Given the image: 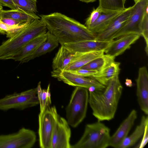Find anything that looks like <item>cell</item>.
I'll return each mask as SVG.
<instances>
[{"mask_svg":"<svg viewBox=\"0 0 148 148\" xmlns=\"http://www.w3.org/2000/svg\"><path fill=\"white\" fill-rule=\"evenodd\" d=\"M134 6L130 7L122 11L116 17L103 31L97 34L95 40L110 41L113 36L122 27L130 16Z\"/></svg>","mask_w":148,"mask_h":148,"instance_id":"obj_13","label":"cell"},{"mask_svg":"<svg viewBox=\"0 0 148 148\" xmlns=\"http://www.w3.org/2000/svg\"><path fill=\"white\" fill-rule=\"evenodd\" d=\"M114 58L106 54L96 58L81 68L99 72L114 61Z\"/></svg>","mask_w":148,"mask_h":148,"instance_id":"obj_25","label":"cell"},{"mask_svg":"<svg viewBox=\"0 0 148 148\" xmlns=\"http://www.w3.org/2000/svg\"><path fill=\"white\" fill-rule=\"evenodd\" d=\"M112 40H84L65 44L64 45L66 48L73 53H85L104 51Z\"/></svg>","mask_w":148,"mask_h":148,"instance_id":"obj_14","label":"cell"},{"mask_svg":"<svg viewBox=\"0 0 148 148\" xmlns=\"http://www.w3.org/2000/svg\"><path fill=\"white\" fill-rule=\"evenodd\" d=\"M110 131L100 121L88 124L81 138L71 148H106L110 145Z\"/></svg>","mask_w":148,"mask_h":148,"instance_id":"obj_4","label":"cell"},{"mask_svg":"<svg viewBox=\"0 0 148 148\" xmlns=\"http://www.w3.org/2000/svg\"><path fill=\"white\" fill-rule=\"evenodd\" d=\"M36 139L34 131L22 127L15 133L0 135V148H31Z\"/></svg>","mask_w":148,"mask_h":148,"instance_id":"obj_8","label":"cell"},{"mask_svg":"<svg viewBox=\"0 0 148 148\" xmlns=\"http://www.w3.org/2000/svg\"><path fill=\"white\" fill-rule=\"evenodd\" d=\"M0 20L8 25L13 26H21L27 23L17 21L9 18H0Z\"/></svg>","mask_w":148,"mask_h":148,"instance_id":"obj_33","label":"cell"},{"mask_svg":"<svg viewBox=\"0 0 148 148\" xmlns=\"http://www.w3.org/2000/svg\"><path fill=\"white\" fill-rule=\"evenodd\" d=\"M141 36L144 38L146 43L145 48L146 54L148 55V7L146 10L140 27Z\"/></svg>","mask_w":148,"mask_h":148,"instance_id":"obj_30","label":"cell"},{"mask_svg":"<svg viewBox=\"0 0 148 148\" xmlns=\"http://www.w3.org/2000/svg\"><path fill=\"white\" fill-rule=\"evenodd\" d=\"M134 0L135 2V3H137V2L140 1L141 0Z\"/></svg>","mask_w":148,"mask_h":148,"instance_id":"obj_39","label":"cell"},{"mask_svg":"<svg viewBox=\"0 0 148 148\" xmlns=\"http://www.w3.org/2000/svg\"><path fill=\"white\" fill-rule=\"evenodd\" d=\"M137 118V111L133 109L121 123L114 133L110 137L109 146L118 148L127 136Z\"/></svg>","mask_w":148,"mask_h":148,"instance_id":"obj_16","label":"cell"},{"mask_svg":"<svg viewBox=\"0 0 148 148\" xmlns=\"http://www.w3.org/2000/svg\"><path fill=\"white\" fill-rule=\"evenodd\" d=\"M104 51L75 53L74 56L64 70L70 71L81 68L92 60L104 54Z\"/></svg>","mask_w":148,"mask_h":148,"instance_id":"obj_18","label":"cell"},{"mask_svg":"<svg viewBox=\"0 0 148 148\" xmlns=\"http://www.w3.org/2000/svg\"><path fill=\"white\" fill-rule=\"evenodd\" d=\"M0 4L2 6H6L11 9H16L14 4L12 0H0Z\"/></svg>","mask_w":148,"mask_h":148,"instance_id":"obj_35","label":"cell"},{"mask_svg":"<svg viewBox=\"0 0 148 148\" xmlns=\"http://www.w3.org/2000/svg\"><path fill=\"white\" fill-rule=\"evenodd\" d=\"M82 2L88 3H89L93 2L97 0H79Z\"/></svg>","mask_w":148,"mask_h":148,"instance_id":"obj_37","label":"cell"},{"mask_svg":"<svg viewBox=\"0 0 148 148\" xmlns=\"http://www.w3.org/2000/svg\"><path fill=\"white\" fill-rule=\"evenodd\" d=\"M71 134L67 120L58 115L53 129L51 148H71L70 143Z\"/></svg>","mask_w":148,"mask_h":148,"instance_id":"obj_11","label":"cell"},{"mask_svg":"<svg viewBox=\"0 0 148 148\" xmlns=\"http://www.w3.org/2000/svg\"><path fill=\"white\" fill-rule=\"evenodd\" d=\"M102 13L98 7L94 8L89 17L86 19L85 25L87 28L88 27L95 21Z\"/></svg>","mask_w":148,"mask_h":148,"instance_id":"obj_31","label":"cell"},{"mask_svg":"<svg viewBox=\"0 0 148 148\" xmlns=\"http://www.w3.org/2000/svg\"><path fill=\"white\" fill-rule=\"evenodd\" d=\"M120 64V62L114 61L90 77L95 79L101 84L106 86L111 79L119 75Z\"/></svg>","mask_w":148,"mask_h":148,"instance_id":"obj_21","label":"cell"},{"mask_svg":"<svg viewBox=\"0 0 148 148\" xmlns=\"http://www.w3.org/2000/svg\"><path fill=\"white\" fill-rule=\"evenodd\" d=\"M122 11L102 13L95 21L87 28L95 34L99 33L104 30Z\"/></svg>","mask_w":148,"mask_h":148,"instance_id":"obj_24","label":"cell"},{"mask_svg":"<svg viewBox=\"0 0 148 148\" xmlns=\"http://www.w3.org/2000/svg\"><path fill=\"white\" fill-rule=\"evenodd\" d=\"M16 9L36 13L37 12L36 0H12Z\"/></svg>","mask_w":148,"mask_h":148,"instance_id":"obj_28","label":"cell"},{"mask_svg":"<svg viewBox=\"0 0 148 148\" xmlns=\"http://www.w3.org/2000/svg\"><path fill=\"white\" fill-rule=\"evenodd\" d=\"M47 38L46 32L31 40L23 46L11 59L20 62L32 53L46 40Z\"/></svg>","mask_w":148,"mask_h":148,"instance_id":"obj_19","label":"cell"},{"mask_svg":"<svg viewBox=\"0 0 148 148\" xmlns=\"http://www.w3.org/2000/svg\"><path fill=\"white\" fill-rule=\"evenodd\" d=\"M59 115L54 106L47 108L38 116L39 145L41 148H51V138L56 119Z\"/></svg>","mask_w":148,"mask_h":148,"instance_id":"obj_7","label":"cell"},{"mask_svg":"<svg viewBox=\"0 0 148 148\" xmlns=\"http://www.w3.org/2000/svg\"><path fill=\"white\" fill-rule=\"evenodd\" d=\"M136 83V96L141 109L145 114H148V73L146 67L140 68Z\"/></svg>","mask_w":148,"mask_h":148,"instance_id":"obj_12","label":"cell"},{"mask_svg":"<svg viewBox=\"0 0 148 148\" xmlns=\"http://www.w3.org/2000/svg\"><path fill=\"white\" fill-rule=\"evenodd\" d=\"M47 34L46 40L32 53L22 60L21 63L27 62L52 51L58 46L59 42L56 37L49 31L47 32Z\"/></svg>","mask_w":148,"mask_h":148,"instance_id":"obj_17","label":"cell"},{"mask_svg":"<svg viewBox=\"0 0 148 148\" xmlns=\"http://www.w3.org/2000/svg\"><path fill=\"white\" fill-rule=\"evenodd\" d=\"M37 88L31 89L20 93L14 92L0 99V110L11 109L23 110L39 104Z\"/></svg>","mask_w":148,"mask_h":148,"instance_id":"obj_6","label":"cell"},{"mask_svg":"<svg viewBox=\"0 0 148 148\" xmlns=\"http://www.w3.org/2000/svg\"><path fill=\"white\" fill-rule=\"evenodd\" d=\"M126 0H99L98 6L102 13L122 11L125 9Z\"/></svg>","mask_w":148,"mask_h":148,"instance_id":"obj_26","label":"cell"},{"mask_svg":"<svg viewBox=\"0 0 148 148\" xmlns=\"http://www.w3.org/2000/svg\"><path fill=\"white\" fill-rule=\"evenodd\" d=\"M9 18L24 22H31L40 18L36 13L26 12L19 9L5 10L0 12V18Z\"/></svg>","mask_w":148,"mask_h":148,"instance_id":"obj_22","label":"cell"},{"mask_svg":"<svg viewBox=\"0 0 148 148\" xmlns=\"http://www.w3.org/2000/svg\"><path fill=\"white\" fill-rule=\"evenodd\" d=\"M140 36L137 34H130L120 37L116 40H113L105 50L104 53L106 54L115 58L130 48L131 45Z\"/></svg>","mask_w":148,"mask_h":148,"instance_id":"obj_15","label":"cell"},{"mask_svg":"<svg viewBox=\"0 0 148 148\" xmlns=\"http://www.w3.org/2000/svg\"><path fill=\"white\" fill-rule=\"evenodd\" d=\"M37 88V95L38 99L40 113L43 112L51 104L50 84H49L46 89H42L41 82L38 84Z\"/></svg>","mask_w":148,"mask_h":148,"instance_id":"obj_27","label":"cell"},{"mask_svg":"<svg viewBox=\"0 0 148 148\" xmlns=\"http://www.w3.org/2000/svg\"><path fill=\"white\" fill-rule=\"evenodd\" d=\"M125 84L126 86L129 87H132L133 85L132 80L128 78L126 79Z\"/></svg>","mask_w":148,"mask_h":148,"instance_id":"obj_36","label":"cell"},{"mask_svg":"<svg viewBox=\"0 0 148 148\" xmlns=\"http://www.w3.org/2000/svg\"><path fill=\"white\" fill-rule=\"evenodd\" d=\"M75 54L70 52L64 45H61L53 59V70H64L69 64Z\"/></svg>","mask_w":148,"mask_h":148,"instance_id":"obj_20","label":"cell"},{"mask_svg":"<svg viewBox=\"0 0 148 148\" xmlns=\"http://www.w3.org/2000/svg\"><path fill=\"white\" fill-rule=\"evenodd\" d=\"M105 86L103 89L88 91V103L92 114L100 121L114 118L123 90L118 75L111 79Z\"/></svg>","mask_w":148,"mask_h":148,"instance_id":"obj_2","label":"cell"},{"mask_svg":"<svg viewBox=\"0 0 148 148\" xmlns=\"http://www.w3.org/2000/svg\"><path fill=\"white\" fill-rule=\"evenodd\" d=\"M129 18L122 27L113 36L112 40L130 34L141 35L140 25L146 10L148 0H141L135 3Z\"/></svg>","mask_w":148,"mask_h":148,"instance_id":"obj_9","label":"cell"},{"mask_svg":"<svg viewBox=\"0 0 148 148\" xmlns=\"http://www.w3.org/2000/svg\"><path fill=\"white\" fill-rule=\"evenodd\" d=\"M47 30L41 19L29 22L15 36L4 41L0 45V60L11 59L23 46L46 33Z\"/></svg>","mask_w":148,"mask_h":148,"instance_id":"obj_3","label":"cell"},{"mask_svg":"<svg viewBox=\"0 0 148 148\" xmlns=\"http://www.w3.org/2000/svg\"><path fill=\"white\" fill-rule=\"evenodd\" d=\"M76 75L86 77H90L98 73L95 71L80 68L77 69L67 71Z\"/></svg>","mask_w":148,"mask_h":148,"instance_id":"obj_32","label":"cell"},{"mask_svg":"<svg viewBox=\"0 0 148 148\" xmlns=\"http://www.w3.org/2000/svg\"><path fill=\"white\" fill-rule=\"evenodd\" d=\"M148 123V117L143 116L140 124L137 125L134 132L123 140L118 148H127L134 145L143 135L145 127Z\"/></svg>","mask_w":148,"mask_h":148,"instance_id":"obj_23","label":"cell"},{"mask_svg":"<svg viewBox=\"0 0 148 148\" xmlns=\"http://www.w3.org/2000/svg\"><path fill=\"white\" fill-rule=\"evenodd\" d=\"M29 22H27L21 26H13L8 25L0 20V34H6L7 38H11L15 36Z\"/></svg>","mask_w":148,"mask_h":148,"instance_id":"obj_29","label":"cell"},{"mask_svg":"<svg viewBox=\"0 0 148 148\" xmlns=\"http://www.w3.org/2000/svg\"><path fill=\"white\" fill-rule=\"evenodd\" d=\"M143 138L141 141L135 148H143L146 145L148 141V123L146 125Z\"/></svg>","mask_w":148,"mask_h":148,"instance_id":"obj_34","label":"cell"},{"mask_svg":"<svg viewBox=\"0 0 148 148\" xmlns=\"http://www.w3.org/2000/svg\"><path fill=\"white\" fill-rule=\"evenodd\" d=\"M88 97V89L82 87H75L66 108L67 121L72 127H76L85 118Z\"/></svg>","mask_w":148,"mask_h":148,"instance_id":"obj_5","label":"cell"},{"mask_svg":"<svg viewBox=\"0 0 148 148\" xmlns=\"http://www.w3.org/2000/svg\"><path fill=\"white\" fill-rule=\"evenodd\" d=\"M40 16L48 31L56 37L61 45L96 39L97 34L85 25L61 13L54 12Z\"/></svg>","mask_w":148,"mask_h":148,"instance_id":"obj_1","label":"cell"},{"mask_svg":"<svg viewBox=\"0 0 148 148\" xmlns=\"http://www.w3.org/2000/svg\"><path fill=\"white\" fill-rule=\"evenodd\" d=\"M3 9V7L0 4V12Z\"/></svg>","mask_w":148,"mask_h":148,"instance_id":"obj_38","label":"cell"},{"mask_svg":"<svg viewBox=\"0 0 148 148\" xmlns=\"http://www.w3.org/2000/svg\"><path fill=\"white\" fill-rule=\"evenodd\" d=\"M51 73L52 77L72 86L82 87L88 90L92 87L101 90L106 87L94 78L79 76L66 71L53 70Z\"/></svg>","mask_w":148,"mask_h":148,"instance_id":"obj_10","label":"cell"}]
</instances>
